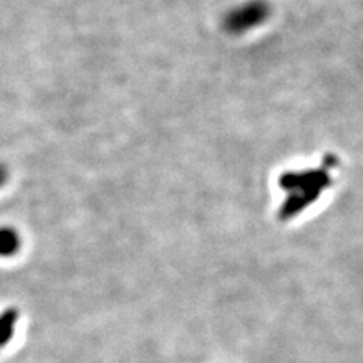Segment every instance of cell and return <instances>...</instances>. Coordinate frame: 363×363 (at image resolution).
<instances>
[{
    "label": "cell",
    "mask_w": 363,
    "mask_h": 363,
    "mask_svg": "<svg viewBox=\"0 0 363 363\" xmlns=\"http://www.w3.org/2000/svg\"><path fill=\"white\" fill-rule=\"evenodd\" d=\"M328 165L323 168H311L304 172H288L280 177V186L288 192L286 200L280 209L281 220H288L300 213L320 199L321 192L330 186Z\"/></svg>",
    "instance_id": "6da1fadb"
},
{
    "label": "cell",
    "mask_w": 363,
    "mask_h": 363,
    "mask_svg": "<svg viewBox=\"0 0 363 363\" xmlns=\"http://www.w3.org/2000/svg\"><path fill=\"white\" fill-rule=\"evenodd\" d=\"M20 248V236L11 227H0V256H14Z\"/></svg>",
    "instance_id": "3957f363"
},
{
    "label": "cell",
    "mask_w": 363,
    "mask_h": 363,
    "mask_svg": "<svg viewBox=\"0 0 363 363\" xmlns=\"http://www.w3.org/2000/svg\"><path fill=\"white\" fill-rule=\"evenodd\" d=\"M269 16L271 6L265 0H247L227 11L223 17V29L232 37L242 35L248 30L262 26Z\"/></svg>",
    "instance_id": "7a4b0ae2"
},
{
    "label": "cell",
    "mask_w": 363,
    "mask_h": 363,
    "mask_svg": "<svg viewBox=\"0 0 363 363\" xmlns=\"http://www.w3.org/2000/svg\"><path fill=\"white\" fill-rule=\"evenodd\" d=\"M8 177H9V173H8V168L4 165V164H0V186H4L5 184H6V180H8Z\"/></svg>",
    "instance_id": "277c9868"
}]
</instances>
